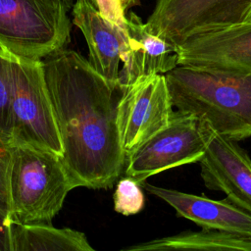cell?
Here are the masks:
<instances>
[{"mask_svg": "<svg viewBox=\"0 0 251 251\" xmlns=\"http://www.w3.org/2000/svg\"><path fill=\"white\" fill-rule=\"evenodd\" d=\"M42 64L63 146L61 160L73 183L111 187L126 167L117 124L125 86L103 77L71 49L53 52Z\"/></svg>", "mask_w": 251, "mask_h": 251, "instance_id": "1", "label": "cell"}, {"mask_svg": "<svg viewBox=\"0 0 251 251\" xmlns=\"http://www.w3.org/2000/svg\"><path fill=\"white\" fill-rule=\"evenodd\" d=\"M165 75L176 110L239 141L251 136V75L177 65Z\"/></svg>", "mask_w": 251, "mask_h": 251, "instance_id": "2", "label": "cell"}, {"mask_svg": "<svg viewBox=\"0 0 251 251\" xmlns=\"http://www.w3.org/2000/svg\"><path fill=\"white\" fill-rule=\"evenodd\" d=\"M74 188L60 156L28 145L10 144L8 191L14 221L51 224Z\"/></svg>", "mask_w": 251, "mask_h": 251, "instance_id": "3", "label": "cell"}, {"mask_svg": "<svg viewBox=\"0 0 251 251\" xmlns=\"http://www.w3.org/2000/svg\"><path fill=\"white\" fill-rule=\"evenodd\" d=\"M66 0H0V49L42 60L70 41Z\"/></svg>", "mask_w": 251, "mask_h": 251, "instance_id": "4", "label": "cell"}, {"mask_svg": "<svg viewBox=\"0 0 251 251\" xmlns=\"http://www.w3.org/2000/svg\"><path fill=\"white\" fill-rule=\"evenodd\" d=\"M12 143L63 156V146L49 96L42 60L11 54Z\"/></svg>", "mask_w": 251, "mask_h": 251, "instance_id": "5", "label": "cell"}, {"mask_svg": "<svg viewBox=\"0 0 251 251\" xmlns=\"http://www.w3.org/2000/svg\"><path fill=\"white\" fill-rule=\"evenodd\" d=\"M251 21V0H156L145 26L176 48L188 37Z\"/></svg>", "mask_w": 251, "mask_h": 251, "instance_id": "6", "label": "cell"}, {"mask_svg": "<svg viewBox=\"0 0 251 251\" xmlns=\"http://www.w3.org/2000/svg\"><path fill=\"white\" fill-rule=\"evenodd\" d=\"M205 146L203 122L176 110L164 128L126 157L125 174L141 184L168 169L199 162Z\"/></svg>", "mask_w": 251, "mask_h": 251, "instance_id": "7", "label": "cell"}, {"mask_svg": "<svg viewBox=\"0 0 251 251\" xmlns=\"http://www.w3.org/2000/svg\"><path fill=\"white\" fill-rule=\"evenodd\" d=\"M173 108L164 74L141 76L125 86L117 124L126 159L170 123Z\"/></svg>", "mask_w": 251, "mask_h": 251, "instance_id": "8", "label": "cell"}, {"mask_svg": "<svg viewBox=\"0 0 251 251\" xmlns=\"http://www.w3.org/2000/svg\"><path fill=\"white\" fill-rule=\"evenodd\" d=\"M203 126L206 146L198 163L204 185L224 192L230 202L251 214L250 157L236 140L217 132L206 122Z\"/></svg>", "mask_w": 251, "mask_h": 251, "instance_id": "9", "label": "cell"}, {"mask_svg": "<svg viewBox=\"0 0 251 251\" xmlns=\"http://www.w3.org/2000/svg\"><path fill=\"white\" fill-rule=\"evenodd\" d=\"M176 54L177 65L251 75V21L192 35Z\"/></svg>", "mask_w": 251, "mask_h": 251, "instance_id": "10", "label": "cell"}, {"mask_svg": "<svg viewBox=\"0 0 251 251\" xmlns=\"http://www.w3.org/2000/svg\"><path fill=\"white\" fill-rule=\"evenodd\" d=\"M73 23L87 43L90 66L112 82L120 81L119 66L127 49V31L106 19L90 0H75Z\"/></svg>", "mask_w": 251, "mask_h": 251, "instance_id": "11", "label": "cell"}, {"mask_svg": "<svg viewBox=\"0 0 251 251\" xmlns=\"http://www.w3.org/2000/svg\"><path fill=\"white\" fill-rule=\"evenodd\" d=\"M141 186L173 207L178 217L185 218L203 228L251 237V214L234 205L226 197L223 200H213L145 181Z\"/></svg>", "mask_w": 251, "mask_h": 251, "instance_id": "12", "label": "cell"}, {"mask_svg": "<svg viewBox=\"0 0 251 251\" xmlns=\"http://www.w3.org/2000/svg\"><path fill=\"white\" fill-rule=\"evenodd\" d=\"M127 49L122 59L120 82L126 86L138 77L166 74L177 66L176 48L154 35L133 12L126 15Z\"/></svg>", "mask_w": 251, "mask_h": 251, "instance_id": "13", "label": "cell"}, {"mask_svg": "<svg viewBox=\"0 0 251 251\" xmlns=\"http://www.w3.org/2000/svg\"><path fill=\"white\" fill-rule=\"evenodd\" d=\"M11 251H93L84 233L51 224L11 223Z\"/></svg>", "mask_w": 251, "mask_h": 251, "instance_id": "14", "label": "cell"}, {"mask_svg": "<svg viewBox=\"0 0 251 251\" xmlns=\"http://www.w3.org/2000/svg\"><path fill=\"white\" fill-rule=\"evenodd\" d=\"M178 249L251 251V237H243L202 227L199 231L187 230L126 248V250L131 251Z\"/></svg>", "mask_w": 251, "mask_h": 251, "instance_id": "15", "label": "cell"}, {"mask_svg": "<svg viewBox=\"0 0 251 251\" xmlns=\"http://www.w3.org/2000/svg\"><path fill=\"white\" fill-rule=\"evenodd\" d=\"M10 145L0 142V251H11V223L13 221L8 191Z\"/></svg>", "mask_w": 251, "mask_h": 251, "instance_id": "16", "label": "cell"}, {"mask_svg": "<svg viewBox=\"0 0 251 251\" xmlns=\"http://www.w3.org/2000/svg\"><path fill=\"white\" fill-rule=\"evenodd\" d=\"M11 54L0 49V142L12 143V110L10 83Z\"/></svg>", "mask_w": 251, "mask_h": 251, "instance_id": "17", "label": "cell"}, {"mask_svg": "<svg viewBox=\"0 0 251 251\" xmlns=\"http://www.w3.org/2000/svg\"><path fill=\"white\" fill-rule=\"evenodd\" d=\"M145 203L142 186L130 176L122 177L114 193V209L116 212L130 216L139 213Z\"/></svg>", "mask_w": 251, "mask_h": 251, "instance_id": "18", "label": "cell"}, {"mask_svg": "<svg viewBox=\"0 0 251 251\" xmlns=\"http://www.w3.org/2000/svg\"><path fill=\"white\" fill-rule=\"evenodd\" d=\"M97 10L110 22L126 31V13L120 0H90Z\"/></svg>", "mask_w": 251, "mask_h": 251, "instance_id": "19", "label": "cell"}, {"mask_svg": "<svg viewBox=\"0 0 251 251\" xmlns=\"http://www.w3.org/2000/svg\"><path fill=\"white\" fill-rule=\"evenodd\" d=\"M120 2H121V5H122L124 11H125L126 13H127V11H128L131 7H133L134 5L137 4L138 0H120Z\"/></svg>", "mask_w": 251, "mask_h": 251, "instance_id": "20", "label": "cell"}, {"mask_svg": "<svg viewBox=\"0 0 251 251\" xmlns=\"http://www.w3.org/2000/svg\"><path fill=\"white\" fill-rule=\"evenodd\" d=\"M66 1L68 2V4H69L71 7H73V5H74V3H75L74 0H66Z\"/></svg>", "mask_w": 251, "mask_h": 251, "instance_id": "21", "label": "cell"}]
</instances>
